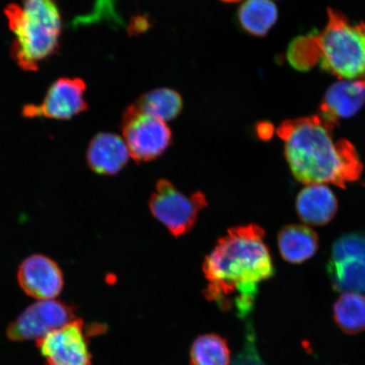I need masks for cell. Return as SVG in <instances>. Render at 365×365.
Returning a JSON list of instances; mask_svg holds the SVG:
<instances>
[{
  "instance_id": "cell-1",
  "label": "cell",
  "mask_w": 365,
  "mask_h": 365,
  "mask_svg": "<svg viewBox=\"0 0 365 365\" xmlns=\"http://www.w3.org/2000/svg\"><path fill=\"white\" fill-rule=\"evenodd\" d=\"M334 127L319 115L293 118L278 126L277 134L284 141L285 158L297 180L344 189L361 176L364 166L357 150L348 140H336Z\"/></svg>"
},
{
  "instance_id": "cell-2",
  "label": "cell",
  "mask_w": 365,
  "mask_h": 365,
  "mask_svg": "<svg viewBox=\"0 0 365 365\" xmlns=\"http://www.w3.org/2000/svg\"><path fill=\"white\" fill-rule=\"evenodd\" d=\"M264 239V231L257 225L232 228L219 240L203 264L208 297L222 302L225 296L238 294L236 307L242 317L252 309L258 285L275 272Z\"/></svg>"
},
{
  "instance_id": "cell-3",
  "label": "cell",
  "mask_w": 365,
  "mask_h": 365,
  "mask_svg": "<svg viewBox=\"0 0 365 365\" xmlns=\"http://www.w3.org/2000/svg\"><path fill=\"white\" fill-rule=\"evenodd\" d=\"M328 20L318 35L297 39L289 54L304 56L291 61L307 68L318 61L319 66L340 80H365V23H354L334 9L328 10Z\"/></svg>"
},
{
  "instance_id": "cell-4",
  "label": "cell",
  "mask_w": 365,
  "mask_h": 365,
  "mask_svg": "<svg viewBox=\"0 0 365 365\" xmlns=\"http://www.w3.org/2000/svg\"><path fill=\"white\" fill-rule=\"evenodd\" d=\"M14 34L11 56L22 70L38 71L58 48L62 34L57 0H22L4 10Z\"/></svg>"
},
{
  "instance_id": "cell-5",
  "label": "cell",
  "mask_w": 365,
  "mask_h": 365,
  "mask_svg": "<svg viewBox=\"0 0 365 365\" xmlns=\"http://www.w3.org/2000/svg\"><path fill=\"white\" fill-rule=\"evenodd\" d=\"M207 205L202 193L186 195L168 180L159 181L150 199L153 215L173 236L184 235L191 230L200 211Z\"/></svg>"
},
{
  "instance_id": "cell-6",
  "label": "cell",
  "mask_w": 365,
  "mask_h": 365,
  "mask_svg": "<svg viewBox=\"0 0 365 365\" xmlns=\"http://www.w3.org/2000/svg\"><path fill=\"white\" fill-rule=\"evenodd\" d=\"M327 273L336 291L365 294V232H350L334 242Z\"/></svg>"
},
{
  "instance_id": "cell-7",
  "label": "cell",
  "mask_w": 365,
  "mask_h": 365,
  "mask_svg": "<svg viewBox=\"0 0 365 365\" xmlns=\"http://www.w3.org/2000/svg\"><path fill=\"white\" fill-rule=\"evenodd\" d=\"M123 139L137 162L156 159L170 148L172 132L165 122L137 111L133 105L122 118Z\"/></svg>"
},
{
  "instance_id": "cell-8",
  "label": "cell",
  "mask_w": 365,
  "mask_h": 365,
  "mask_svg": "<svg viewBox=\"0 0 365 365\" xmlns=\"http://www.w3.org/2000/svg\"><path fill=\"white\" fill-rule=\"evenodd\" d=\"M76 318L71 305L56 299L38 300L9 325L6 335L13 341H36Z\"/></svg>"
},
{
  "instance_id": "cell-9",
  "label": "cell",
  "mask_w": 365,
  "mask_h": 365,
  "mask_svg": "<svg viewBox=\"0 0 365 365\" xmlns=\"http://www.w3.org/2000/svg\"><path fill=\"white\" fill-rule=\"evenodd\" d=\"M36 346L46 365H91L88 331L81 319L50 332Z\"/></svg>"
},
{
  "instance_id": "cell-10",
  "label": "cell",
  "mask_w": 365,
  "mask_h": 365,
  "mask_svg": "<svg viewBox=\"0 0 365 365\" xmlns=\"http://www.w3.org/2000/svg\"><path fill=\"white\" fill-rule=\"evenodd\" d=\"M86 85L80 78H61L50 86L43 103L26 105L22 115L26 118H47L68 120L88 109L85 99Z\"/></svg>"
},
{
  "instance_id": "cell-11",
  "label": "cell",
  "mask_w": 365,
  "mask_h": 365,
  "mask_svg": "<svg viewBox=\"0 0 365 365\" xmlns=\"http://www.w3.org/2000/svg\"><path fill=\"white\" fill-rule=\"evenodd\" d=\"M17 280L27 295L38 300L56 299L65 284L58 264L40 254L31 255L21 262Z\"/></svg>"
},
{
  "instance_id": "cell-12",
  "label": "cell",
  "mask_w": 365,
  "mask_h": 365,
  "mask_svg": "<svg viewBox=\"0 0 365 365\" xmlns=\"http://www.w3.org/2000/svg\"><path fill=\"white\" fill-rule=\"evenodd\" d=\"M364 104V81L340 80L327 90L318 115L335 126L356 115Z\"/></svg>"
},
{
  "instance_id": "cell-13",
  "label": "cell",
  "mask_w": 365,
  "mask_h": 365,
  "mask_svg": "<svg viewBox=\"0 0 365 365\" xmlns=\"http://www.w3.org/2000/svg\"><path fill=\"white\" fill-rule=\"evenodd\" d=\"M130 158L124 139L108 132L93 137L86 154L91 170L101 175H116L126 165Z\"/></svg>"
},
{
  "instance_id": "cell-14",
  "label": "cell",
  "mask_w": 365,
  "mask_h": 365,
  "mask_svg": "<svg viewBox=\"0 0 365 365\" xmlns=\"http://www.w3.org/2000/svg\"><path fill=\"white\" fill-rule=\"evenodd\" d=\"M339 208L334 193L325 185H309L296 200L300 220L312 226H323L331 221Z\"/></svg>"
},
{
  "instance_id": "cell-15",
  "label": "cell",
  "mask_w": 365,
  "mask_h": 365,
  "mask_svg": "<svg viewBox=\"0 0 365 365\" xmlns=\"http://www.w3.org/2000/svg\"><path fill=\"white\" fill-rule=\"evenodd\" d=\"M278 248L282 258L292 264L303 263L314 257L319 248L316 232L307 226L287 225L278 234Z\"/></svg>"
},
{
  "instance_id": "cell-16",
  "label": "cell",
  "mask_w": 365,
  "mask_h": 365,
  "mask_svg": "<svg viewBox=\"0 0 365 365\" xmlns=\"http://www.w3.org/2000/svg\"><path fill=\"white\" fill-rule=\"evenodd\" d=\"M277 19V7L272 0H245L238 11L239 24L255 36H266Z\"/></svg>"
},
{
  "instance_id": "cell-17",
  "label": "cell",
  "mask_w": 365,
  "mask_h": 365,
  "mask_svg": "<svg viewBox=\"0 0 365 365\" xmlns=\"http://www.w3.org/2000/svg\"><path fill=\"white\" fill-rule=\"evenodd\" d=\"M133 105L137 111L166 122L179 115L182 109V99L178 91L158 88L141 95Z\"/></svg>"
},
{
  "instance_id": "cell-18",
  "label": "cell",
  "mask_w": 365,
  "mask_h": 365,
  "mask_svg": "<svg viewBox=\"0 0 365 365\" xmlns=\"http://www.w3.org/2000/svg\"><path fill=\"white\" fill-rule=\"evenodd\" d=\"M333 317L342 331L348 334H358L365 330V296L344 293L336 301Z\"/></svg>"
},
{
  "instance_id": "cell-19",
  "label": "cell",
  "mask_w": 365,
  "mask_h": 365,
  "mask_svg": "<svg viewBox=\"0 0 365 365\" xmlns=\"http://www.w3.org/2000/svg\"><path fill=\"white\" fill-rule=\"evenodd\" d=\"M231 361L227 341L218 335L200 336L191 346V365H230Z\"/></svg>"
},
{
  "instance_id": "cell-20",
  "label": "cell",
  "mask_w": 365,
  "mask_h": 365,
  "mask_svg": "<svg viewBox=\"0 0 365 365\" xmlns=\"http://www.w3.org/2000/svg\"><path fill=\"white\" fill-rule=\"evenodd\" d=\"M255 334L252 326H248L245 333V339L243 349L237 354L230 365H267L258 352L257 344H255Z\"/></svg>"
},
{
  "instance_id": "cell-21",
  "label": "cell",
  "mask_w": 365,
  "mask_h": 365,
  "mask_svg": "<svg viewBox=\"0 0 365 365\" xmlns=\"http://www.w3.org/2000/svg\"><path fill=\"white\" fill-rule=\"evenodd\" d=\"M150 27V20L147 16H136L130 22V34H141L148 31Z\"/></svg>"
},
{
  "instance_id": "cell-22",
  "label": "cell",
  "mask_w": 365,
  "mask_h": 365,
  "mask_svg": "<svg viewBox=\"0 0 365 365\" xmlns=\"http://www.w3.org/2000/svg\"><path fill=\"white\" fill-rule=\"evenodd\" d=\"M273 128L271 124L264 122L257 125V133L262 140L270 138L272 135Z\"/></svg>"
},
{
  "instance_id": "cell-23",
  "label": "cell",
  "mask_w": 365,
  "mask_h": 365,
  "mask_svg": "<svg viewBox=\"0 0 365 365\" xmlns=\"http://www.w3.org/2000/svg\"><path fill=\"white\" fill-rule=\"evenodd\" d=\"M221 1L225 3H237L241 1V0H221Z\"/></svg>"
},
{
  "instance_id": "cell-24",
  "label": "cell",
  "mask_w": 365,
  "mask_h": 365,
  "mask_svg": "<svg viewBox=\"0 0 365 365\" xmlns=\"http://www.w3.org/2000/svg\"><path fill=\"white\" fill-rule=\"evenodd\" d=\"M364 83H365V80H364Z\"/></svg>"
}]
</instances>
